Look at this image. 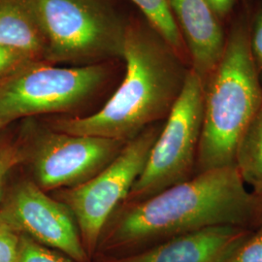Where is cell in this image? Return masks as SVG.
I'll return each instance as SVG.
<instances>
[{"label": "cell", "mask_w": 262, "mask_h": 262, "mask_svg": "<svg viewBox=\"0 0 262 262\" xmlns=\"http://www.w3.org/2000/svg\"><path fill=\"white\" fill-rule=\"evenodd\" d=\"M261 206L236 167L205 171L140 202L121 204L105 225L94 257L137 253L215 225L254 230Z\"/></svg>", "instance_id": "obj_1"}, {"label": "cell", "mask_w": 262, "mask_h": 262, "mask_svg": "<svg viewBox=\"0 0 262 262\" xmlns=\"http://www.w3.org/2000/svg\"><path fill=\"white\" fill-rule=\"evenodd\" d=\"M122 60V81L97 111L83 117L56 116L42 122L54 130L125 143L165 122L190 67L142 15L128 17Z\"/></svg>", "instance_id": "obj_2"}, {"label": "cell", "mask_w": 262, "mask_h": 262, "mask_svg": "<svg viewBox=\"0 0 262 262\" xmlns=\"http://www.w3.org/2000/svg\"><path fill=\"white\" fill-rule=\"evenodd\" d=\"M203 121L196 174L236 167L245 132L262 105V85L250 46V24L239 19L229 30L214 71L202 83Z\"/></svg>", "instance_id": "obj_3"}, {"label": "cell", "mask_w": 262, "mask_h": 262, "mask_svg": "<svg viewBox=\"0 0 262 262\" xmlns=\"http://www.w3.org/2000/svg\"><path fill=\"white\" fill-rule=\"evenodd\" d=\"M45 39L44 60L86 66L122 60L128 17L113 0H28Z\"/></svg>", "instance_id": "obj_4"}, {"label": "cell", "mask_w": 262, "mask_h": 262, "mask_svg": "<svg viewBox=\"0 0 262 262\" xmlns=\"http://www.w3.org/2000/svg\"><path fill=\"white\" fill-rule=\"evenodd\" d=\"M115 61L59 67L37 60L0 79V123L45 115L82 117L112 83Z\"/></svg>", "instance_id": "obj_5"}, {"label": "cell", "mask_w": 262, "mask_h": 262, "mask_svg": "<svg viewBox=\"0 0 262 262\" xmlns=\"http://www.w3.org/2000/svg\"><path fill=\"white\" fill-rule=\"evenodd\" d=\"M203 104L202 81L189 68L184 89L163 122L144 170L122 204L140 202L195 176Z\"/></svg>", "instance_id": "obj_6"}, {"label": "cell", "mask_w": 262, "mask_h": 262, "mask_svg": "<svg viewBox=\"0 0 262 262\" xmlns=\"http://www.w3.org/2000/svg\"><path fill=\"white\" fill-rule=\"evenodd\" d=\"M163 122L151 125L127 142L120 155L91 180L77 187L53 191L52 196L73 216L92 261L105 225L139 178Z\"/></svg>", "instance_id": "obj_7"}, {"label": "cell", "mask_w": 262, "mask_h": 262, "mask_svg": "<svg viewBox=\"0 0 262 262\" xmlns=\"http://www.w3.org/2000/svg\"><path fill=\"white\" fill-rule=\"evenodd\" d=\"M35 133L25 159H28L32 181L46 192L84 184L108 166L126 144L54 130L43 122Z\"/></svg>", "instance_id": "obj_8"}, {"label": "cell", "mask_w": 262, "mask_h": 262, "mask_svg": "<svg viewBox=\"0 0 262 262\" xmlns=\"http://www.w3.org/2000/svg\"><path fill=\"white\" fill-rule=\"evenodd\" d=\"M0 217L19 234L61 252L75 261L93 262L84 251L71 213L32 180H25L13 188L0 207Z\"/></svg>", "instance_id": "obj_9"}, {"label": "cell", "mask_w": 262, "mask_h": 262, "mask_svg": "<svg viewBox=\"0 0 262 262\" xmlns=\"http://www.w3.org/2000/svg\"><path fill=\"white\" fill-rule=\"evenodd\" d=\"M253 230L238 225L210 226L137 253L95 256L93 262H225Z\"/></svg>", "instance_id": "obj_10"}, {"label": "cell", "mask_w": 262, "mask_h": 262, "mask_svg": "<svg viewBox=\"0 0 262 262\" xmlns=\"http://www.w3.org/2000/svg\"><path fill=\"white\" fill-rule=\"evenodd\" d=\"M169 9L186 44L190 68L202 83L214 71L225 50L221 19L208 0H167Z\"/></svg>", "instance_id": "obj_11"}, {"label": "cell", "mask_w": 262, "mask_h": 262, "mask_svg": "<svg viewBox=\"0 0 262 262\" xmlns=\"http://www.w3.org/2000/svg\"><path fill=\"white\" fill-rule=\"evenodd\" d=\"M0 45L45 61V39L28 0H0Z\"/></svg>", "instance_id": "obj_12"}, {"label": "cell", "mask_w": 262, "mask_h": 262, "mask_svg": "<svg viewBox=\"0 0 262 262\" xmlns=\"http://www.w3.org/2000/svg\"><path fill=\"white\" fill-rule=\"evenodd\" d=\"M235 166L245 185L262 202V105L240 142Z\"/></svg>", "instance_id": "obj_13"}, {"label": "cell", "mask_w": 262, "mask_h": 262, "mask_svg": "<svg viewBox=\"0 0 262 262\" xmlns=\"http://www.w3.org/2000/svg\"><path fill=\"white\" fill-rule=\"evenodd\" d=\"M140 10L142 16L150 23L187 66L190 59L186 44L169 9L167 0H130Z\"/></svg>", "instance_id": "obj_14"}, {"label": "cell", "mask_w": 262, "mask_h": 262, "mask_svg": "<svg viewBox=\"0 0 262 262\" xmlns=\"http://www.w3.org/2000/svg\"><path fill=\"white\" fill-rule=\"evenodd\" d=\"M17 262H77L64 253L20 234Z\"/></svg>", "instance_id": "obj_15"}, {"label": "cell", "mask_w": 262, "mask_h": 262, "mask_svg": "<svg viewBox=\"0 0 262 262\" xmlns=\"http://www.w3.org/2000/svg\"><path fill=\"white\" fill-rule=\"evenodd\" d=\"M25 160V149L10 141L0 142V205L3 200V191L6 180L12 170Z\"/></svg>", "instance_id": "obj_16"}, {"label": "cell", "mask_w": 262, "mask_h": 262, "mask_svg": "<svg viewBox=\"0 0 262 262\" xmlns=\"http://www.w3.org/2000/svg\"><path fill=\"white\" fill-rule=\"evenodd\" d=\"M225 262H262V225L253 230Z\"/></svg>", "instance_id": "obj_17"}, {"label": "cell", "mask_w": 262, "mask_h": 262, "mask_svg": "<svg viewBox=\"0 0 262 262\" xmlns=\"http://www.w3.org/2000/svg\"><path fill=\"white\" fill-rule=\"evenodd\" d=\"M37 60L21 50L0 45V79L11 75Z\"/></svg>", "instance_id": "obj_18"}, {"label": "cell", "mask_w": 262, "mask_h": 262, "mask_svg": "<svg viewBox=\"0 0 262 262\" xmlns=\"http://www.w3.org/2000/svg\"><path fill=\"white\" fill-rule=\"evenodd\" d=\"M20 234L0 217V262H17Z\"/></svg>", "instance_id": "obj_19"}, {"label": "cell", "mask_w": 262, "mask_h": 262, "mask_svg": "<svg viewBox=\"0 0 262 262\" xmlns=\"http://www.w3.org/2000/svg\"><path fill=\"white\" fill-rule=\"evenodd\" d=\"M250 46L262 85V7L254 15L250 25Z\"/></svg>", "instance_id": "obj_20"}, {"label": "cell", "mask_w": 262, "mask_h": 262, "mask_svg": "<svg viewBox=\"0 0 262 262\" xmlns=\"http://www.w3.org/2000/svg\"><path fill=\"white\" fill-rule=\"evenodd\" d=\"M221 20L225 19L234 7L236 0H208Z\"/></svg>", "instance_id": "obj_21"}, {"label": "cell", "mask_w": 262, "mask_h": 262, "mask_svg": "<svg viewBox=\"0 0 262 262\" xmlns=\"http://www.w3.org/2000/svg\"><path fill=\"white\" fill-rule=\"evenodd\" d=\"M262 225V207H261V212H260V219H259V225L258 226H260Z\"/></svg>", "instance_id": "obj_22"}, {"label": "cell", "mask_w": 262, "mask_h": 262, "mask_svg": "<svg viewBox=\"0 0 262 262\" xmlns=\"http://www.w3.org/2000/svg\"><path fill=\"white\" fill-rule=\"evenodd\" d=\"M6 125H4V124H2V123H0V131L2 130L4 127H5Z\"/></svg>", "instance_id": "obj_23"}]
</instances>
